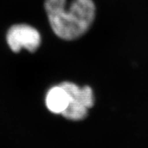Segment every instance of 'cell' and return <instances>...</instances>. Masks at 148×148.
<instances>
[{
  "label": "cell",
  "instance_id": "obj_1",
  "mask_svg": "<svg viewBox=\"0 0 148 148\" xmlns=\"http://www.w3.org/2000/svg\"><path fill=\"white\" fill-rule=\"evenodd\" d=\"M45 0L44 8L49 24L57 36L66 41L79 39L88 31L96 16L93 0Z\"/></svg>",
  "mask_w": 148,
  "mask_h": 148
},
{
  "label": "cell",
  "instance_id": "obj_4",
  "mask_svg": "<svg viewBox=\"0 0 148 148\" xmlns=\"http://www.w3.org/2000/svg\"><path fill=\"white\" fill-rule=\"evenodd\" d=\"M45 103L47 109L51 113L62 115L69 103L67 92L60 84L52 86L47 92Z\"/></svg>",
  "mask_w": 148,
  "mask_h": 148
},
{
  "label": "cell",
  "instance_id": "obj_3",
  "mask_svg": "<svg viewBox=\"0 0 148 148\" xmlns=\"http://www.w3.org/2000/svg\"><path fill=\"white\" fill-rule=\"evenodd\" d=\"M6 42L13 52L18 53L26 49L34 53L42 43L39 30L27 23H17L10 27L6 33Z\"/></svg>",
  "mask_w": 148,
  "mask_h": 148
},
{
  "label": "cell",
  "instance_id": "obj_2",
  "mask_svg": "<svg viewBox=\"0 0 148 148\" xmlns=\"http://www.w3.org/2000/svg\"><path fill=\"white\" fill-rule=\"evenodd\" d=\"M60 85L66 90L69 97L68 106L62 113L63 116L73 122L86 119L95 102L93 89L88 86L80 87L70 81L60 82Z\"/></svg>",
  "mask_w": 148,
  "mask_h": 148
}]
</instances>
